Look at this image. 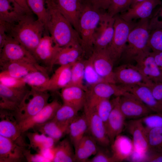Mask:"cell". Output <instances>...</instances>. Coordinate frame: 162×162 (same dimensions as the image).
<instances>
[{
  "label": "cell",
  "mask_w": 162,
  "mask_h": 162,
  "mask_svg": "<svg viewBox=\"0 0 162 162\" xmlns=\"http://www.w3.org/2000/svg\"><path fill=\"white\" fill-rule=\"evenodd\" d=\"M94 8L99 10H107L112 0H84Z\"/></svg>",
  "instance_id": "cell-52"
},
{
  "label": "cell",
  "mask_w": 162,
  "mask_h": 162,
  "mask_svg": "<svg viewBox=\"0 0 162 162\" xmlns=\"http://www.w3.org/2000/svg\"><path fill=\"white\" fill-rule=\"evenodd\" d=\"M91 159L87 162H115L116 160L112 155L110 156L98 147L97 153Z\"/></svg>",
  "instance_id": "cell-48"
},
{
  "label": "cell",
  "mask_w": 162,
  "mask_h": 162,
  "mask_svg": "<svg viewBox=\"0 0 162 162\" xmlns=\"http://www.w3.org/2000/svg\"><path fill=\"white\" fill-rule=\"evenodd\" d=\"M160 0H145L130 8L120 15L124 20L128 22L137 19L148 18L154 9L158 6L161 5Z\"/></svg>",
  "instance_id": "cell-23"
},
{
  "label": "cell",
  "mask_w": 162,
  "mask_h": 162,
  "mask_svg": "<svg viewBox=\"0 0 162 162\" xmlns=\"http://www.w3.org/2000/svg\"><path fill=\"white\" fill-rule=\"evenodd\" d=\"M105 12L94 8L83 0L82 9L79 21V35L84 54L89 57L93 52L94 32Z\"/></svg>",
  "instance_id": "cell-3"
},
{
  "label": "cell",
  "mask_w": 162,
  "mask_h": 162,
  "mask_svg": "<svg viewBox=\"0 0 162 162\" xmlns=\"http://www.w3.org/2000/svg\"><path fill=\"white\" fill-rule=\"evenodd\" d=\"M0 83L6 86L16 88L26 87L22 78H17L7 75H0Z\"/></svg>",
  "instance_id": "cell-45"
},
{
  "label": "cell",
  "mask_w": 162,
  "mask_h": 162,
  "mask_svg": "<svg viewBox=\"0 0 162 162\" xmlns=\"http://www.w3.org/2000/svg\"><path fill=\"white\" fill-rule=\"evenodd\" d=\"M69 139L66 138L54 147L53 162H76L75 152Z\"/></svg>",
  "instance_id": "cell-32"
},
{
  "label": "cell",
  "mask_w": 162,
  "mask_h": 162,
  "mask_svg": "<svg viewBox=\"0 0 162 162\" xmlns=\"http://www.w3.org/2000/svg\"><path fill=\"white\" fill-rule=\"evenodd\" d=\"M155 62L162 73V51H152Z\"/></svg>",
  "instance_id": "cell-55"
},
{
  "label": "cell",
  "mask_w": 162,
  "mask_h": 162,
  "mask_svg": "<svg viewBox=\"0 0 162 162\" xmlns=\"http://www.w3.org/2000/svg\"><path fill=\"white\" fill-rule=\"evenodd\" d=\"M84 114L88 124V131L90 135L97 144L103 148L111 145L105 124L97 113L95 109L84 106Z\"/></svg>",
  "instance_id": "cell-10"
},
{
  "label": "cell",
  "mask_w": 162,
  "mask_h": 162,
  "mask_svg": "<svg viewBox=\"0 0 162 162\" xmlns=\"http://www.w3.org/2000/svg\"><path fill=\"white\" fill-rule=\"evenodd\" d=\"M84 81L88 87L101 82H105L96 71L90 56L85 60Z\"/></svg>",
  "instance_id": "cell-40"
},
{
  "label": "cell",
  "mask_w": 162,
  "mask_h": 162,
  "mask_svg": "<svg viewBox=\"0 0 162 162\" xmlns=\"http://www.w3.org/2000/svg\"><path fill=\"white\" fill-rule=\"evenodd\" d=\"M114 76L116 84L123 86H130L148 81L136 65L125 63L114 69Z\"/></svg>",
  "instance_id": "cell-14"
},
{
  "label": "cell",
  "mask_w": 162,
  "mask_h": 162,
  "mask_svg": "<svg viewBox=\"0 0 162 162\" xmlns=\"http://www.w3.org/2000/svg\"><path fill=\"white\" fill-rule=\"evenodd\" d=\"M50 78L47 71L37 70L29 73L22 79L31 89L45 91Z\"/></svg>",
  "instance_id": "cell-33"
},
{
  "label": "cell",
  "mask_w": 162,
  "mask_h": 162,
  "mask_svg": "<svg viewBox=\"0 0 162 162\" xmlns=\"http://www.w3.org/2000/svg\"><path fill=\"white\" fill-rule=\"evenodd\" d=\"M61 96L63 104L70 105L79 111L83 108L86 94L83 88L76 86H68L61 89Z\"/></svg>",
  "instance_id": "cell-25"
},
{
  "label": "cell",
  "mask_w": 162,
  "mask_h": 162,
  "mask_svg": "<svg viewBox=\"0 0 162 162\" xmlns=\"http://www.w3.org/2000/svg\"><path fill=\"white\" fill-rule=\"evenodd\" d=\"M112 155L116 162L129 159L134 150L132 140L124 135H118L111 144Z\"/></svg>",
  "instance_id": "cell-28"
},
{
  "label": "cell",
  "mask_w": 162,
  "mask_h": 162,
  "mask_svg": "<svg viewBox=\"0 0 162 162\" xmlns=\"http://www.w3.org/2000/svg\"><path fill=\"white\" fill-rule=\"evenodd\" d=\"M148 45L152 51H162V38L161 29L151 32Z\"/></svg>",
  "instance_id": "cell-44"
},
{
  "label": "cell",
  "mask_w": 162,
  "mask_h": 162,
  "mask_svg": "<svg viewBox=\"0 0 162 162\" xmlns=\"http://www.w3.org/2000/svg\"><path fill=\"white\" fill-rule=\"evenodd\" d=\"M80 142L91 156L94 155L97 153L98 145L90 135H85Z\"/></svg>",
  "instance_id": "cell-46"
},
{
  "label": "cell",
  "mask_w": 162,
  "mask_h": 162,
  "mask_svg": "<svg viewBox=\"0 0 162 162\" xmlns=\"http://www.w3.org/2000/svg\"><path fill=\"white\" fill-rule=\"evenodd\" d=\"M48 14L47 30L55 43L60 47L80 44L77 32L62 13L55 0H45Z\"/></svg>",
  "instance_id": "cell-2"
},
{
  "label": "cell",
  "mask_w": 162,
  "mask_h": 162,
  "mask_svg": "<svg viewBox=\"0 0 162 162\" xmlns=\"http://www.w3.org/2000/svg\"><path fill=\"white\" fill-rule=\"evenodd\" d=\"M78 112L72 106L63 104L58 109L52 119L60 122H70L78 116Z\"/></svg>",
  "instance_id": "cell-38"
},
{
  "label": "cell",
  "mask_w": 162,
  "mask_h": 162,
  "mask_svg": "<svg viewBox=\"0 0 162 162\" xmlns=\"http://www.w3.org/2000/svg\"><path fill=\"white\" fill-rule=\"evenodd\" d=\"M113 106L112 100H110V98H104L98 100L91 107L95 109L105 126Z\"/></svg>",
  "instance_id": "cell-39"
},
{
  "label": "cell",
  "mask_w": 162,
  "mask_h": 162,
  "mask_svg": "<svg viewBox=\"0 0 162 162\" xmlns=\"http://www.w3.org/2000/svg\"><path fill=\"white\" fill-rule=\"evenodd\" d=\"M84 68L85 60L82 58L71 65V80L68 86H79L86 91L87 87L84 84Z\"/></svg>",
  "instance_id": "cell-36"
},
{
  "label": "cell",
  "mask_w": 162,
  "mask_h": 162,
  "mask_svg": "<svg viewBox=\"0 0 162 162\" xmlns=\"http://www.w3.org/2000/svg\"><path fill=\"white\" fill-rule=\"evenodd\" d=\"M8 37L4 24L0 21V51L3 48Z\"/></svg>",
  "instance_id": "cell-54"
},
{
  "label": "cell",
  "mask_w": 162,
  "mask_h": 162,
  "mask_svg": "<svg viewBox=\"0 0 162 162\" xmlns=\"http://www.w3.org/2000/svg\"><path fill=\"white\" fill-rule=\"evenodd\" d=\"M48 33L43 35L32 54L37 62L46 70H52L56 56L60 48Z\"/></svg>",
  "instance_id": "cell-8"
},
{
  "label": "cell",
  "mask_w": 162,
  "mask_h": 162,
  "mask_svg": "<svg viewBox=\"0 0 162 162\" xmlns=\"http://www.w3.org/2000/svg\"><path fill=\"white\" fill-rule=\"evenodd\" d=\"M28 14L32 15L9 0H0V20L13 23Z\"/></svg>",
  "instance_id": "cell-27"
},
{
  "label": "cell",
  "mask_w": 162,
  "mask_h": 162,
  "mask_svg": "<svg viewBox=\"0 0 162 162\" xmlns=\"http://www.w3.org/2000/svg\"><path fill=\"white\" fill-rule=\"evenodd\" d=\"M12 2L22 8L28 13L32 14V12L28 6L26 0H9Z\"/></svg>",
  "instance_id": "cell-56"
},
{
  "label": "cell",
  "mask_w": 162,
  "mask_h": 162,
  "mask_svg": "<svg viewBox=\"0 0 162 162\" xmlns=\"http://www.w3.org/2000/svg\"><path fill=\"white\" fill-rule=\"evenodd\" d=\"M119 97H116L112 100L113 108L105 125L111 144L116 137L121 134L125 126L126 118L120 108Z\"/></svg>",
  "instance_id": "cell-20"
},
{
  "label": "cell",
  "mask_w": 162,
  "mask_h": 162,
  "mask_svg": "<svg viewBox=\"0 0 162 162\" xmlns=\"http://www.w3.org/2000/svg\"><path fill=\"white\" fill-rule=\"evenodd\" d=\"M26 161L28 162H50L51 161L40 153L32 154L30 151L26 148L24 151Z\"/></svg>",
  "instance_id": "cell-50"
},
{
  "label": "cell",
  "mask_w": 162,
  "mask_h": 162,
  "mask_svg": "<svg viewBox=\"0 0 162 162\" xmlns=\"http://www.w3.org/2000/svg\"><path fill=\"white\" fill-rule=\"evenodd\" d=\"M26 148L0 135V162H21L26 160L24 155Z\"/></svg>",
  "instance_id": "cell-22"
},
{
  "label": "cell",
  "mask_w": 162,
  "mask_h": 162,
  "mask_svg": "<svg viewBox=\"0 0 162 162\" xmlns=\"http://www.w3.org/2000/svg\"><path fill=\"white\" fill-rule=\"evenodd\" d=\"M133 1V0H112L106 12L110 16L114 17L129 9Z\"/></svg>",
  "instance_id": "cell-41"
},
{
  "label": "cell",
  "mask_w": 162,
  "mask_h": 162,
  "mask_svg": "<svg viewBox=\"0 0 162 162\" xmlns=\"http://www.w3.org/2000/svg\"><path fill=\"white\" fill-rule=\"evenodd\" d=\"M114 17L106 12L104 13L94 34L93 52L106 49L108 46L114 34Z\"/></svg>",
  "instance_id": "cell-11"
},
{
  "label": "cell",
  "mask_w": 162,
  "mask_h": 162,
  "mask_svg": "<svg viewBox=\"0 0 162 162\" xmlns=\"http://www.w3.org/2000/svg\"><path fill=\"white\" fill-rule=\"evenodd\" d=\"M29 8L35 14L38 20L43 23L44 26L45 32H48L47 26L49 20V14L46 8L45 0H26Z\"/></svg>",
  "instance_id": "cell-35"
},
{
  "label": "cell",
  "mask_w": 162,
  "mask_h": 162,
  "mask_svg": "<svg viewBox=\"0 0 162 162\" xmlns=\"http://www.w3.org/2000/svg\"><path fill=\"white\" fill-rule=\"evenodd\" d=\"M161 36H162V28L161 29Z\"/></svg>",
  "instance_id": "cell-58"
},
{
  "label": "cell",
  "mask_w": 162,
  "mask_h": 162,
  "mask_svg": "<svg viewBox=\"0 0 162 162\" xmlns=\"http://www.w3.org/2000/svg\"><path fill=\"white\" fill-rule=\"evenodd\" d=\"M146 84L150 88L155 98L162 104V82H151Z\"/></svg>",
  "instance_id": "cell-51"
},
{
  "label": "cell",
  "mask_w": 162,
  "mask_h": 162,
  "mask_svg": "<svg viewBox=\"0 0 162 162\" xmlns=\"http://www.w3.org/2000/svg\"><path fill=\"white\" fill-rule=\"evenodd\" d=\"M125 126L132 137L134 150L147 154L148 152L147 132L140 118L130 119L125 123Z\"/></svg>",
  "instance_id": "cell-17"
},
{
  "label": "cell",
  "mask_w": 162,
  "mask_h": 162,
  "mask_svg": "<svg viewBox=\"0 0 162 162\" xmlns=\"http://www.w3.org/2000/svg\"><path fill=\"white\" fill-rule=\"evenodd\" d=\"M94 68L105 82L116 84L113 68L114 63L106 49L93 52L90 56Z\"/></svg>",
  "instance_id": "cell-16"
},
{
  "label": "cell",
  "mask_w": 162,
  "mask_h": 162,
  "mask_svg": "<svg viewBox=\"0 0 162 162\" xmlns=\"http://www.w3.org/2000/svg\"><path fill=\"white\" fill-rule=\"evenodd\" d=\"M76 161L87 162L91 155L80 142L74 148Z\"/></svg>",
  "instance_id": "cell-49"
},
{
  "label": "cell",
  "mask_w": 162,
  "mask_h": 162,
  "mask_svg": "<svg viewBox=\"0 0 162 162\" xmlns=\"http://www.w3.org/2000/svg\"><path fill=\"white\" fill-rule=\"evenodd\" d=\"M70 122H60L52 119L36 125L32 129L36 132H40L52 138L57 142L67 134Z\"/></svg>",
  "instance_id": "cell-26"
},
{
  "label": "cell",
  "mask_w": 162,
  "mask_h": 162,
  "mask_svg": "<svg viewBox=\"0 0 162 162\" xmlns=\"http://www.w3.org/2000/svg\"><path fill=\"white\" fill-rule=\"evenodd\" d=\"M120 110L126 119H139L153 112L132 93L125 92L120 96Z\"/></svg>",
  "instance_id": "cell-9"
},
{
  "label": "cell",
  "mask_w": 162,
  "mask_h": 162,
  "mask_svg": "<svg viewBox=\"0 0 162 162\" xmlns=\"http://www.w3.org/2000/svg\"><path fill=\"white\" fill-rule=\"evenodd\" d=\"M147 131L149 152H162V127Z\"/></svg>",
  "instance_id": "cell-37"
},
{
  "label": "cell",
  "mask_w": 162,
  "mask_h": 162,
  "mask_svg": "<svg viewBox=\"0 0 162 162\" xmlns=\"http://www.w3.org/2000/svg\"><path fill=\"white\" fill-rule=\"evenodd\" d=\"M147 155L146 161L149 162H162V152H150Z\"/></svg>",
  "instance_id": "cell-53"
},
{
  "label": "cell",
  "mask_w": 162,
  "mask_h": 162,
  "mask_svg": "<svg viewBox=\"0 0 162 162\" xmlns=\"http://www.w3.org/2000/svg\"><path fill=\"white\" fill-rule=\"evenodd\" d=\"M145 0H133V1L130 8L133 7L137 4L142 1H143Z\"/></svg>",
  "instance_id": "cell-57"
},
{
  "label": "cell",
  "mask_w": 162,
  "mask_h": 162,
  "mask_svg": "<svg viewBox=\"0 0 162 162\" xmlns=\"http://www.w3.org/2000/svg\"><path fill=\"white\" fill-rule=\"evenodd\" d=\"M151 32L148 18L140 20L135 24L129 34L121 58L124 64H131L138 55L151 50L148 45Z\"/></svg>",
  "instance_id": "cell-4"
},
{
  "label": "cell",
  "mask_w": 162,
  "mask_h": 162,
  "mask_svg": "<svg viewBox=\"0 0 162 162\" xmlns=\"http://www.w3.org/2000/svg\"><path fill=\"white\" fill-rule=\"evenodd\" d=\"M50 96L48 92L31 89L18 106L17 110L14 112L19 122L39 112L48 104Z\"/></svg>",
  "instance_id": "cell-6"
},
{
  "label": "cell",
  "mask_w": 162,
  "mask_h": 162,
  "mask_svg": "<svg viewBox=\"0 0 162 162\" xmlns=\"http://www.w3.org/2000/svg\"><path fill=\"white\" fill-rule=\"evenodd\" d=\"M140 119L147 130L162 127V113H152Z\"/></svg>",
  "instance_id": "cell-42"
},
{
  "label": "cell",
  "mask_w": 162,
  "mask_h": 162,
  "mask_svg": "<svg viewBox=\"0 0 162 162\" xmlns=\"http://www.w3.org/2000/svg\"><path fill=\"white\" fill-rule=\"evenodd\" d=\"M126 92L119 85L101 82L87 87L85 104L92 106L98 100L110 98L112 96H120Z\"/></svg>",
  "instance_id": "cell-12"
},
{
  "label": "cell",
  "mask_w": 162,
  "mask_h": 162,
  "mask_svg": "<svg viewBox=\"0 0 162 162\" xmlns=\"http://www.w3.org/2000/svg\"><path fill=\"white\" fill-rule=\"evenodd\" d=\"M114 17V32L106 50L114 63L121 59L125 48L130 32L135 25L123 19L118 14Z\"/></svg>",
  "instance_id": "cell-5"
},
{
  "label": "cell",
  "mask_w": 162,
  "mask_h": 162,
  "mask_svg": "<svg viewBox=\"0 0 162 162\" xmlns=\"http://www.w3.org/2000/svg\"><path fill=\"white\" fill-rule=\"evenodd\" d=\"M122 86L126 92L136 96L153 112L162 113V104L155 98L150 88L146 83Z\"/></svg>",
  "instance_id": "cell-21"
},
{
  "label": "cell",
  "mask_w": 162,
  "mask_h": 162,
  "mask_svg": "<svg viewBox=\"0 0 162 162\" xmlns=\"http://www.w3.org/2000/svg\"><path fill=\"white\" fill-rule=\"evenodd\" d=\"M29 91L26 87L13 88L0 83V97L15 103L18 106Z\"/></svg>",
  "instance_id": "cell-34"
},
{
  "label": "cell",
  "mask_w": 162,
  "mask_h": 162,
  "mask_svg": "<svg viewBox=\"0 0 162 162\" xmlns=\"http://www.w3.org/2000/svg\"><path fill=\"white\" fill-rule=\"evenodd\" d=\"M62 13L79 34V21L83 7V0H55Z\"/></svg>",
  "instance_id": "cell-24"
},
{
  "label": "cell",
  "mask_w": 162,
  "mask_h": 162,
  "mask_svg": "<svg viewBox=\"0 0 162 162\" xmlns=\"http://www.w3.org/2000/svg\"><path fill=\"white\" fill-rule=\"evenodd\" d=\"M88 131V124L83 113L77 116L70 122L67 134L74 148L78 144Z\"/></svg>",
  "instance_id": "cell-31"
},
{
  "label": "cell",
  "mask_w": 162,
  "mask_h": 162,
  "mask_svg": "<svg viewBox=\"0 0 162 162\" xmlns=\"http://www.w3.org/2000/svg\"><path fill=\"white\" fill-rule=\"evenodd\" d=\"M136 66L148 81V83L162 82V73L157 65L152 52L146 51L135 59Z\"/></svg>",
  "instance_id": "cell-15"
},
{
  "label": "cell",
  "mask_w": 162,
  "mask_h": 162,
  "mask_svg": "<svg viewBox=\"0 0 162 162\" xmlns=\"http://www.w3.org/2000/svg\"><path fill=\"white\" fill-rule=\"evenodd\" d=\"M14 112L0 109V135L8 138L18 145L30 147L25 141Z\"/></svg>",
  "instance_id": "cell-7"
},
{
  "label": "cell",
  "mask_w": 162,
  "mask_h": 162,
  "mask_svg": "<svg viewBox=\"0 0 162 162\" xmlns=\"http://www.w3.org/2000/svg\"><path fill=\"white\" fill-rule=\"evenodd\" d=\"M83 51L80 44L61 47L55 59L54 64L72 65L81 58Z\"/></svg>",
  "instance_id": "cell-30"
},
{
  "label": "cell",
  "mask_w": 162,
  "mask_h": 162,
  "mask_svg": "<svg viewBox=\"0 0 162 162\" xmlns=\"http://www.w3.org/2000/svg\"><path fill=\"white\" fill-rule=\"evenodd\" d=\"M30 144V146L38 151V152L42 148L43 145L47 137L46 135L37 132L27 133L26 134Z\"/></svg>",
  "instance_id": "cell-43"
},
{
  "label": "cell",
  "mask_w": 162,
  "mask_h": 162,
  "mask_svg": "<svg viewBox=\"0 0 162 162\" xmlns=\"http://www.w3.org/2000/svg\"><path fill=\"white\" fill-rule=\"evenodd\" d=\"M0 75L17 78H22L29 73L37 70L47 71L38 64L25 61L0 62Z\"/></svg>",
  "instance_id": "cell-19"
},
{
  "label": "cell",
  "mask_w": 162,
  "mask_h": 162,
  "mask_svg": "<svg viewBox=\"0 0 162 162\" xmlns=\"http://www.w3.org/2000/svg\"><path fill=\"white\" fill-rule=\"evenodd\" d=\"M62 104L56 99L48 104L34 116L19 122L22 132H27L35 126L45 123L52 119Z\"/></svg>",
  "instance_id": "cell-18"
},
{
  "label": "cell",
  "mask_w": 162,
  "mask_h": 162,
  "mask_svg": "<svg viewBox=\"0 0 162 162\" xmlns=\"http://www.w3.org/2000/svg\"><path fill=\"white\" fill-rule=\"evenodd\" d=\"M149 27L151 32L162 28V4L149 21Z\"/></svg>",
  "instance_id": "cell-47"
},
{
  "label": "cell",
  "mask_w": 162,
  "mask_h": 162,
  "mask_svg": "<svg viewBox=\"0 0 162 162\" xmlns=\"http://www.w3.org/2000/svg\"><path fill=\"white\" fill-rule=\"evenodd\" d=\"M32 15L27 14L13 23L0 20L4 24L7 36L18 42L32 54L45 31L44 24L38 19L35 20Z\"/></svg>",
  "instance_id": "cell-1"
},
{
  "label": "cell",
  "mask_w": 162,
  "mask_h": 162,
  "mask_svg": "<svg viewBox=\"0 0 162 162\" xmlns=\"http://www.w3.org/2000/svg\"><path fill=\"white\" fill-rule=\"evenodd\" d=\"M19 61L38 64L30 52L18 42L8 36L0 51V62Z\"/></svg>",
  "instance_id": "cell-13"
},
{
  "label": "cell",
  "mask_w": 162,
  "mask_h": 162,
  "mask_svg": "<svg viewBox=\"0 0 162 162\" xmlns=\"http://www.w3.org/2000/svg\"><path fill=\"white\" fill-rule=\"evenodd\" d=\"M71 66H60L50 78L45 91H54L68 86L71 80Z\"/></svg>",
  "instance_id": "cell-29"
}]
</instances>
